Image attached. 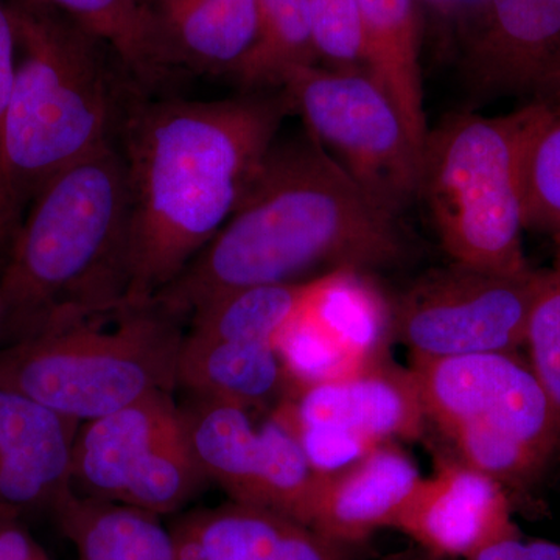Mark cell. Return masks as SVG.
I'll return each instance as SVG.
<instances>
[{
    "instance_id": "obj_21",
    "label": "cell",
    "mask_w": 560,
    "mask_h": 560,
    "mask_svg": "<svg viewBox=\"0 0 560 560\" xmlns=\"http://www.w3.org/2000/svg\"><path fill=\"white\" fill-rule=\"evenodd\" d=\"M171 529L180 560H307L300 523L231 500L180 514Z\"/></svg>"
},
{
    "instance_id": "obj_8",
    "label": "cell",
    "mask_w": 560,
    "mask_h": 560,
    "mask_svg": "<svg viewBox=\"0 0 560 560\" xmlns=\"http://www.w3.org/2000/svg\"><path fill=\"white\" fill-rule=\"evenodd\" d=\"M210 485L175 393L160 390L80 425L72 490L154 515L178 514Z\"/></svg>"
},
{
    "instance_id": "obj_20",
    "label": "cell",
    "mask_w": 560,
    "mask_h": 560,
    "mask_svg": "<svg viewBox=\"0 0 560 560\" xmlns=\"http://www.w3.org/2000/svg\"><path fill=\"white\" fill-rule=\"evenodd\" d=\"M178 389L187 397L271 411L289 393L290 381L270 342L202 340L184 331Z\"/></svg>"
},
{
    "instance_id": "obj_35",
    "label": "cell",
    "mask_w": 560,
    "mask_h": 560,
    "mask_svg": "<svg viewBox=\"0 0 560 560\" xmlns=\"http://www.w3.org/2000/svg\"><path fill=\"white\" fill-rule=\"evenodd\" d=\"M0 327H2V294H0Z\"/></svg>"
},
{
    "instance_id": "obj_27",
    "label": "cell",
    "mask_w": 560,
    "mask_h": 560,
    "mask_svg": "<svg viewBox=\"0 0 560 560\" xmlns=\"http://www.w3.org/2000/svg\"><path fill=\"white\" fill-rule=\"evenodd\" d=\"M523 349L560 422V257L541 275Z\"/></svg>"
},
{
    "instance_id": "obj_7",
    "label": "cell",
    "mask_w": 560,
    "mask_h": 560,
    "mask_svg": "<svg viewBox=\"0 0 560 560\" xmlns=\"http://www.w3.org/2000/svg\"><path fill=\"white\" fill-rule=\"evenodd\" d=\"M425 411L452 458L528 501L560 456V422L521 352L411 359Z\"/></svg>"
},
{
    "instance_id": "obj_26",
    "label": "cell",
    "mask_w": 560,
    "mask_h": 560,
    "mask_svg": "<svg viewBox=\"0 0 560 560\" xmlns=\"http://www.w3.org/2000/svg\"><path fill=\"white\" fill-rule=\"evenodd\" d=\"M539 106V105H537ZM525 228L560 242V117L539 106L523 156Z\"/></svg>"
},
{
    "instance_id": "obj_25",
    "label": "cell",
    "mask_w": 560,
    "mask_h": 560,
    "mask_svg": "<svg viewBox=\"0 0 560 560\" xmlns=\"http://www.w3.org/2000/svg\"><path fill=\"white\" fill-rule=\"evenodd\" d=\"M259 33L234 80L241 91L280 90L298 66L318 65L313 47L308 0H257Z\"/></svg>"
},
{
    "instance_id": "obj_34",
    "label": "cell",
    "mask_w": 560,
    "mask_h": 560,
    "mask_svg": "<svg viewBox=\"0 0 560 560\" xmlns=\"http://www.w3.org/2000/svg\"><path fill=\"white\" fill-rule=\"evenodd\" d=\"M377 560H448L444 558H440V556L431 555V552L422 550V548L412 547L407 548V550L390 552V555L383 556V558Z\"/></svg>"
},
{
    "instance_id": "obj_23",
    "label": "cell",
    "mask_w": 560,
    "mask_h": 560,
    "mask_svg": "<svg viewBox=\"0 0 560 560\" xmlns=\"http://www.w3.org/2000/svg\"><path fill=\"white\" fill-rule=\"evenodd\" d=\"M68 14L117 55L140 90L162 94L175 79L143 0H33Z\"/></svg>"
},
{
    "instance_id": "obj_31",
    "label": "cell",
    "mask_w": 560,
    "mask_h": 560,
    "mask_svg": "<svg viewBox=\"0 0 560 560\" xmlns=\"http://www.w3.org/2000/svg\"><path fill=\"white\" fill-rule=\"evenodd\" d=\"M0 560H51L20 521L0 518Z\"/></svg>"
},
{
    "instance_id": "obj_1",
    "label": "cell",
    "mask_w": 560,
    "mask_h": 560,
    "mask_svg": "<svg viewBox=\"0 0 560 560\" xmlns=\"http://www.w3.org/2000/svg\"><path fill=\"white\" fill-rule=\"evenodd\" d=\"M291 110L283 90L132 92L117 138L131 191L128 304L153 301L219 234Z\"/></svg>"
},
{
    "instance_id": "obj_16",
    "label": "cell",
    "mask_w": 560,
    "mask_h": 560,
    "mask_svg": "<svg viewBox=\"0 0 560 560\" xmlns=\"http://www.w3.org/2000/svg\"><path fill=\"white\" fill-rule=\"evenodd\" d=\"M291 326L355 370L388 359L393 301L368 272L340 270L313 279Z\"/></svg>"
},
{
    "instance_id": "obj_2",
    "label": "cell",
    "mask_w": 560,
    "mask_h": 560,
    "mask_svg": "<svg viewBox=\"0 0 560 560\" xmlns=\"http://www.w3.org/2000/svg\"><path fill=\"white\" fill-rule=\"evenodd\" d=\"M411 245L399 217L304 130L279 136L231 219L156 302L187 324L232 291L307 282L340 270L400 267Z\"/></svg>"
},
{
    "instance_id": "obj_19",
    "label": "cell",
    "mask_w": 560,
    "mask_h": 560,
    "mask_svg": "<svg viewBox=\"0 0 560 560\" xmlns=\"http://www.w3.org/2000/svg\"><path fill=\"white\" fill-rule=\"evenodd\" d=\"M363 33L364 68L404 120L422 161L430 127L423 98L418 0H357Z\"/></svg>"
},
{
    "instance_id": "obj_24",
    "label": "cell",
    "mask_w": 560,
    "mask_h": 560,
    "mask_svg": "<svg viewBox=\"0 0 560 560\" xmlns=\"http://www.w3.org/2000/svg\"><path fill=\"white\" fill-rule=\"evenodd\" d=\"M312 280L248 287L224 294L191 315L186 335L202 340L270 342L300 312Z\"/></svg>"
},
{
    "instance_id": "obj_15",
    "label": "cell",
    "mask_w": 560,
    "mask_h": 560,
    "mask_svg": "<svg viewBox=\"0 0 560 560\" xmlns=\"http://www.w3.org/2000/svg\"><path fill=\"white\" fill-rule=\"evenodd\" d=\"M422 475L399 442L374 448L341 469L318 474L304 525L348 545L393 528Z\"/></svg>"
},
{
    "instance_id": "obj_12",
    "label": "cell",
    "mask_w": 560,
    "mask_h": 560,
    "mask_svg": "<svg viewBox=\"0 0 560 560\" xmlns=\"http://www.w3.org/2000/svg\"><path fill=\"white\" fill-rule=\"evenodd\" d=\"M458 22L464 79L478 101L528 103L560 72V0H466Z\"/></svg>"
},
{
    "instance_id": "obj_18",
    "label": "cell",
    "mask_w": 560,
    "mask_h": 560,
    "mask_svg": "<svg viewBox=\"0 0 560 560\" xmlns=\"http://www.w3.org/2000/svg\"><path fill=\"white\" fill-rule=\"evenodd\" d=\"M191 451L209 482L231 501L261 508L271 455L270 420L230 401L184 396L179 401Z\"/></svg>"
},
{
    "instance_id": "obj_22",
    "label": "cell",
    "mask_w": 560,
    "mask_h": 560,
    "mask_svg": "<svg viewBox=\"0 0 560 560\" xmlns=\"http://www.w3.org/2000/svg\"><path fill=\"white\" fill-rule=\"evenodd\" d=\"M54 517L79 560H180L160 515L70 490Z\"/></svg>"
},
{
    "instance_id": "obj_30",
    "label": "cell",
    "mask_w": 560,
    "mask_h": 560,
    "mask_svg": "<svg viewBox=\"0 0 560 560\" xmlns=\"http://www.w3.org/2000/svg\"><path fill=\"white\" fill-rule=\"evenodd\" d=\"M467 560H560V544L541 539L510 537Z\"/></svg>"
},
{
    "instance_id": "obj_14",
    "label": "cell",
    "mask_w": 560,
    "mask_h": 560,
    "mask_svg": "<svg viewBox=\"0 0 560 560\" xmlns=\"http://www.w3.org/2000/svg\"><path fill=\"white\" fill-rule=\"evenodd\" d=\"M80 425L0 383V518L54 514L72 490Z\"/></svg>"
},
{
    "instance_id": "obj_13",
    "label": "cell",
    "mask_w": 560,
    "mask_h": 560,
    "mask_svg": "<svg viewBox=\"0 0 560 560\" xmlns=\"http://www.w3.org/2000/svg\"><path fill=\"white\" fill-rule=\"evenodd\" d=\"M514 514V501L499 481L440 456L433 475L422 477L390 529L431 555L467 560L521 536Z\"/></svg>"
},
{
    "instance_id": "obj_10",
    "label": "cell",
    "mask_w": 560,
    "mask_h": 560,
    "mask_svg": "<svg viewBox=\"0 0 560 560\" xmlns=\"http://www.w3.org/2000/svg\"><path fill=\"white\" fill-rule=\"evenodd\" d=\"M544 270L497 272L451 261L393 300L394 340L411 359L521 352Z\"/></svg>"
},
{
    "instance_id": "obj_36",
    "label": "cell",
    "mask_w": 560,
    "mask_h": 560,
    "mask_svg": "<svg viewBox=\"0 0 560 560\" xmlns=\"http://www.w3.org/2000/svg\"><path fill=\"white\" fill-rule=\"evenodd\" d=\"M555 245H556V257H560V242L555 243Z\"/></svg>"
},
{
    "instance_id": "obj_17",
    "label": "cell",
    "mask_w": 560,
    "mask_h": 560,
    "mask_svg": "<svg viewBox=\"0 0 560 560\" xmlns=\"http://www.w3.org/2000/svg\"><path fill=\"white\" fill-rule=\"evenodd\" d=\"M176 75L232 77L259 33L257 0H143Z\"/></svg>"
},
{
    "instance_id": "obj_29",
    "label": "cell",
    "mask_w": 560,
    "mask_h": 560,
    "mask_svg": "<svg viewBox=\"0 0 560 560\" xmlns=\"http://www.w3.org/2000/svg\"><path fill=\"white\" fill-rule=\"evenodd\" d=\"M14 69H16V38L9 2L0 0V261L5 257L11 241L20 228L22 217L11 198L3 165V142H5L7 116L13 91Z\"/></svg>"
},
{
    "instance_id": "obj_3",
    "label": "cell",
    "mask_w": 560,
    "mask_h": 560,
    "mask_svg": "<svg viewBox=\"0 0 560 560\" xmlns=\"http://www.w3.org/2000/svg\"><path fill=\"white\" fill-rule=\"evenodd\" d=\"M131 191L119 142L50 180L0 261V348L116 312L130 290Z\"/></svg>"
},
{
    "instance_id": "obj_32",
    "label": "cell",
    "mask_w": 560,
    "mask_h": 560,
    "mask_svg": "<svg viewBox=\"0 0 560 560\" xmlns=\"http://www.w3.org/2000/svg\"><path fill=\"white\" fill-rule=\"evenodd\" d=\"M528 103H536L552 116L560 117V72L545 81Z\"/></svg>"
},
{
    "instance_id": "obj_11",
    "label": "cell",
    "mask_w": 560,
    "mask_h": 560,
    "mask_svg": "<svg viewBox=\"0 0 560 560\" xmlns=\"http://www.w3.org/2000/svg\"><path fill=\"white\" fill-rule=\"evenodd\" d=\"M271 415L289 427L318 474L429 431L415 375L390 357L340 381L291 388Z\"/></svg>"
},
{
    "instance_id": "obj_4",
    "label": "cell",
    "mask_w": 560,
    "mask_h": 560,
    "mask_svg": "<svg viewBox=\"0 0 560 560\" xmlns=\"http://www.w3.org/2000/svg\"><path fill=\"white\" fill-rule=\"evenodd\" d=\"M16 69L3 165L22 219L39 191L119 138L132 92L140 90L108 44L61 11L7 0Z\"/></svg>"
},
{
    "instance_id": "obj_9",
    "label": "cell",
    "mask_w": 560,
    "mask_h": 560,
    "mask_svg": "<svg viewBox=\"0 0 560 560\" xmlns=\"http://www.w3.org/2000/svg\"><path fill=\"white\" fill-rule=\"evenodd\" d=\"M280 90L305 130L372 200L400 217L418 198V150L396 106L368 73L298 66Z\"/></svg>"
},
{
    "instance_id": "obj_6",
    "label": "cell",
    "mask_w": 560,
    "mask_h": 560,
    "mask_svg": "<svg viewBox=\"0 0 560 560\" xmlns=\"http://www.w3.org/2000/svg\"><path fill=\"white\" fill-rule=\"evenodd\" d=\"M539 114L525 103L506 116L471 110L429 131L418 198L452 261L497 272L530 270L523 249V156Z\"/></svg>"
},
{
    "instance_id": "obj_5",
    "label": "cell",
    "mask_w": 560,
    "mask_h": 560,
    "mask_svg": "<svg viewBox=\"0 0 560 560\" xmlns=\"http://www.w3.org/2000/svg\"><path fill=\"white\" fill-rule=\"evenodd\" d=\"M186 324L156 302L62 324L0 348V383L83 423L178 389Z\"/></svg>"
},
{
    "instance_id": "obj_28",
    "label": "cell",
    "mask_w": 560,
    "mask_h": 560,
    "mask_svg": "<svg viewBox=\"0 0 560 560\" xmlns=\"http://www.w3.org/2000/svg\"><path fill=\"white\" fill-rule=\"evenodd\" d=\"M316 58L337 72H364L363 33L357 0H308Z\"/></svg>"
},
{
    "instance_id": "obj_33",
    "label": "cell",
    "mask_w": 560,
    "mask_h": 560,
    "mask_svg": "<svg viewBox=\"0 0 560 560\" xmlns=\"http://www.w3.org/2000/svg\"><path fill=\"white\" fill-rule=\"evenodd\" d=\"M419 7L425 5L433 10V13L445 18H458L466 0H418Z\"/></svg>"
}]
</instances>
